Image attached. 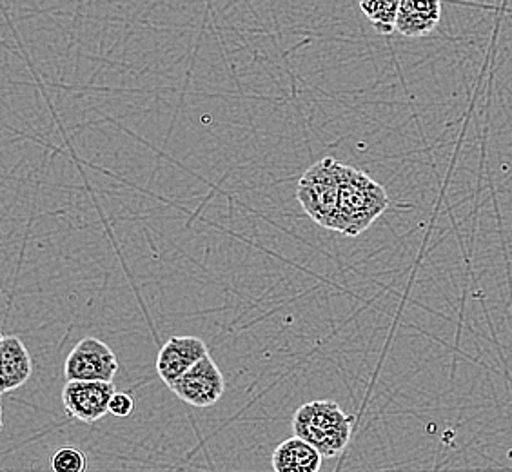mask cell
Listing matches in <instances>:
<instances>
[{
	"label": "cell",
	"mask_w": 512,
	"mask_h": 472,
	"mask_svg": "<svg viewBox=\"0 0 512 472\" xmlns=\"http://www.w3.org/2000/svg\"><path fill=\"white\" fill-rule=\"evenodd\" d=\"M389 207V197L364 171L342 164L340 169V207L336 231L347 236H358L373 226L376 218Z\"/></svg>",
	"instance_id": "obj_1"
},
{
	"label": "cell",
	"mask_w": 512,
	"mask_h": 472,
	"mask_svg": "<svg viewBox=\"0 0 512 472\" xmlns=\"http://www.w3.org/2000/svg\"><path fill=\"white\" fill-rule=\"evenodd\" d=\"M353 420L336 402L316 400L298 407L293 416V431L324 458H335L351 442Z\"/></svg>",
	"instance_id": "obj_2"
},
{
	"label": "cell",
	"mask_w": 512,
	"mask_h": 472,
	"mask_svg": "<svg viewBox=\"0 0 512 472\" xmlns=\"http://www.w3.org/2000/svg\"><path fill=\"white\" fill-rule=\"evenodd\" d=\"M340 169L342 164L327 157L307 169L300 178L296 198L316 224L336 231L340 207Z\"/></svg>",
	"instance_id": "obj_3"
},
{
	"label": "cell",
	"mask_w": 512,
	"mask_h": 472,
	"mask_svg": "<svg viewBox=\"0 0 512 472\" xmlns=\"http://www.w3.org/2000/svg\"><path fill=\"white\" fill-rule=\"evenodd\" d=\"M119 371V360L108 344L88 336L71 349L64 364L68 382H108Z\"/></svg>",
	"instance_id": "obj_4"
},
{
	"label": "cell",
	"mask_w": 512,
	"mask_h": 472,
	"mask_svg": "<svg viewBox=\"0 0 512 472\" xmlns=\"http://www.w3.org/2000/svg\"><path fill=\"white\" fill-rule=\"evenodd\" d=\"M182 402L191 407H213L224 396L226 380L215 360L207 354L195 367L169 387Z\"/></svg>",
	"instance_id": "obj_5"
},
{
	"label": "cell",
	"mask_w": 512,
	"mask_h": 472,
	"mask_svg": "<svg viewBox=\"0 0 512 472\" xmlns=\"http://www.w3.org/2000/svg\"><path fill=\"white\" fill-rule=\"evenodd\" d=\"M115 394V385L108 382H68L62 391V404L71 418L93 423L109 413Z\"/></svg>",
	"instance_id": "obj_6"
},
{
	"label": "cell",
	"mask_w": 512,
	"mask_h": 472,
	"mask_svg": "<svg viewBox=\"0 0 512 472\" xmlns=\"http://www.w3.org/2000/svg\"><path fill=\"white\" fill-rule=\"evenodd\" d=\"M207 354V345L197 336H173L158 351V376L171 387Z\"/></svg>",
	"instance_id": "obj_7"
},
{
	"label": "cell",
	"mask_w": 512,
	"mask_h": 472,
	"mask_svg": "<svg viewBox=\"0 0 512 472\" xmlns=\"http://www.w3.org/2000/svg\"><path fill=\"white\" fill-rule=\"evenodd\" d=\"M0 378L2 393H10L26 384L33 373L31 356L17 336L4 335L0 338Z\"/></svg>",
	"instance_id": "obj_8"
},
{
	"label": "cell",
	"mask_w": 512,
	"mask_h": 472,
	"mask_svg": "<svg viewBox=\"0 0 512 472\" xmlns=\"http://www.w3.org/2000/svg\"><path fill=\"white\" fill-rule=\"evenodd\" d=\"M442 19V4L436 0H400L396 31L404 37H425Z\"/></svg>",
	"instance_id": "obj_9"
},
{
	"label": "cell",
	"mask_w": 512,
	"mask_h": 472,
	"mask_svg": "<svg viewBox=\"0 0 512 472\" xmlns=\"http://www.w3.org/2000/svg\"><path fill=\"white\" fill-rule=\"evenodd\" d=\"M322 458L313 445L291 436L273 451L271 465L275 472H320Z\"/></svg>",
	"instance_id": "obj_10"
},
{
	"label": "cell",
	"mask_w": 512,
	"mask_h": 472,
	"mask_svg": "<svg viewBox=\"0 0 512 472\" xmlns=\"http://www.w3.org/2000/svg\"><path fill=\"white\" fill-rule=\"evenodd\" d=\"M360 10L364 11L365 17L371 20L375 30L382 35H391L396 31V19L400 2L396 0H364L360 2Z\"/></svg>",
	"instance_id": "obj_11"
},
{
	"label": "cell",
	"mask_w": 512,
	"mask_h": 472,
	"mask_svg": "<svg viewBox=\"0 0 512 472\" xmlns=\"http://www.w3.org/2000/svg\"><path fill=\"white\" fill-rule=\"evenodd\" d=\"M53 472H86L88 458L79 447H60L51 458Z\"/></svg>",
	"instance_id": "obj_12"
},
{
	"label": "cell",
	"mask_w": 512,
	"mask_h": 472,
	"mask_svg": "<svg viewBox=\"0 0 512 472\" xmlns=\"http://www.w3.org/2000/svg\"><path fill=\"white\" fill-rule=\"evenodd\" d=\"M109 413L117 418H128L135 413V398L129 393H117L109 405Z\"/></svg>",
	"instance_id": "obj_13"
}]
</instances>
